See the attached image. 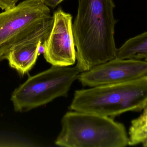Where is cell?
<instances>
[{
	"mask_svg": "<svg viewBox=\"0 0 147 147\" xmlns=\"http://www.w3.org/2000/svg\"><path fill=\"white\" fill-rule=\"evenodd\" d=\"M113 0H78L73 24L77 66L83 72L116 58Z\"/></svg>",
	"mask_w": 147,
	"mask_h": 147,
	"instance_id": "cell-1",
	"label": "cell"
},
{
	"mask_svg": "<svg viewBox=\"0 0 147 147\" xmlns=\"http://www.w3.org/2000/svg\"><path fill=\"white\" fill-rule=\"evenodd\" d=\"M147 103V76L121 83L74 92L70 108L113 118L128 111L140 112Z\"/></svg>",
	"mask_w": 147,
	"mask_h": 147,
	"instance_id": "cell-2",
	"label": "cell"
},
{
	"mask_svg": "<svg viewBox=\"0 0 147 147\" xmlns=\"http://www.w3.org/2000/svg\"><path fill=\"white\" fill-rule=\"evenodd\" d=\"M55 141L59 146L124 147L129 139L123 124L113 118L74 111L65 114Z\"/></svg>",
	"mask_w": 147,
	"mask_h": 147,
	"instance_id": "cell-3",
	"label": "cell"
},
{
	"mask_svg": "<svg viewBox=\"0 0 147 147\" xmlns=\"http://www.w3.org/2000/svg\"><path fill=\"white\" fill-rule=\"evenodd\" d=\"M82 72L74 67L52 66L33 76L16 88L11 101L16 112H26L66 96L72 84Z\"/></svg>",
	"mask_w": 147,
	"mask_h": 147,
	"instance_id": "cell-4",
	"label": "cell"
},
{
	"mask_svg": "<svg viewBox=\"0 0 147 147\" xmlns=\"http://www.w3.org/2000/svg\"><path fill=\"white\" fill-rule=\"evenodd\" d=\"M52 17L43 0H25L0 13V54L34 35Z\"/></svg>",
	"mask_w": 147,
	"mask_h": 147,
	"instance_id": "cell-5",
	"label": "cell"
},
{
	"mask_svg": "<svg viewBox=\"0 0 147 147\" xmlns=\"http://www.w3.org/2000/svg\"><path fill=\"white\" fill-rule=\"evenodd\" d=\"M53 17L52 28L43 45L45 59L52 66L73 65L76 62V51L72 16L59 8Z\"/></svg>",
	"mask_w": 147,
	"mask_h": 147,
	"instance_id": "cell-6",
	"label": "cell"
},
{
	"mask_svg": "<svg viewBox=\"0 0 147 147\" xmlns=\"http://www.w3.org/2000/svg\"><path fill=\"white\" fill-rule=\"evenodd\" d=\"M147 76V62L115 58L81 72L79 82L84 86L96 87L121 83Z\"/></svg>",
	"mask_w": 147,
	"mask_h": 147,
	"instance_id": "cell-7",
	"label": "cell"
},
{
	"mask_svg": "<svg viewBox=\"0 0 147 147\" xmlns=\"http://www.w3.org/2000/svg\"><path fill=\"white\" fill-rule=\"evenodd\" d=\"M53 25V17L50 19L34 35L9 47L0 54L8 61L9 66L21 76L27 73L35 64L40 45L47 39Z\"/></svg>",
	"mask_w": 147,
	"mask_h": 147,
	"instance_id": "cell-8",
	"label": "cell"
},
{
	"mask_svg": "<svg viewBox=\"0 0 147 147\" xmlns=\"http://www.w3.org/2000/svg\"><path fill=\"white\" fill-rule=\"evenodd\" d=\"M116 58L147 62V31L127 40L117 49Z\"/></svg>",
	"mask_w": 147,
	"mask_h": 147,
	"instance_id": "cell-9",
	"label": "cell"
},
{
	"mask_svg": "<svg viewBox=\"0 0 147 147\" xmlns=\"http://www.w3.org/2000/svg\"><path fill=\"white\" fill-rule=\"evenodd\" d=\"M129 134V146L142 144L147 140V121L140 123H131Z\"/></svg>",
	"mask_w": 147,
	"mask_h": 147,
	"instance_id": "cell-10",
	"label": "cell"
},
{
	"mask_svg": "<svg viewBox=\"0 0 147 147\" xmlns=\"http://www.w3.org/2000/svg\"><path fill=\"white\" fill-rule=\"evenodd\" d=\"M19 0H0V8L7 10L13 8Z\"/></svg>",
	"mask_w": 147,
	"mask_h": 147,
	"instance_id": "cell-11",
	"label": "cell"
},
{
	"mask_svg": "<svg viewBox=\"0 0 147 147\" xmlns=\"http://www.w3.org/2000/svg\"><path fill=\"white\" fill-rule=\"evenodd\" d=\"M143 110V113L140 116V117H138L137 119L133 120L131 123H140L147 121V103Z\"/></svg>",
	"mask_w": 147,
	"mask_h": 147,
	"instance_id": "cell-12",
	"label": "cell"
},
{
	"mask_svg": "<svg viewBox=\"0 0 147 147\" xmlns=\"http://www.w3.org/2000/svg\"><path fill=\"white\" fill-rule=\"evenodd\" d=\"M46 5L49 7L54 8L64 0H43Z\"/></svg>",
	"mask_w": 147,
	"mask_h": 147,
	"instance_id": "cell-13",
	"label": "cell"
},
{
	"mask_svg": "<svg viewBox=\"0 0 147 147\" xmlns=\"http://www.w3.org/2000/svg\"><path fill=\"white\" fill-rule=\"evenodd\" d=\"M142 144V145H143V146L147 147V140L145 142H143Z\"/></svg>",
	"mask_w": 147,
	"mask_h": 147,
	"instance_id": "cell-14",
	"label": "cell"
},
{
	"mask_svg": "<svg viewBox=\"0 0 147 147\" xmlns=\"http://www.w3.org/2000/svg\"><path fill=\"white\" fill-rule=\"evenodd\" d=\"M4 60V59L1 57V56H0V62L1 61H3V60Z\"/></svg>",
	"mask_w": 147,
	"mask_h": 147,
	"instance_id": "cell-15",
	"label": "cell"
}]
</instances>
